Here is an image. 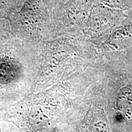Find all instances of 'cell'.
<instances>
[{
  "mask_svg": "<svg viewBox=\"0 0 132 132\" xmlns=\"http://www.w3.org/2000/svg\"><path fill=\"white\" fill-rule=\"evenodd\" d=\"M61 7L52 0H23L9 19L20 35L39 37L59 27Z\"/></svg>",
  "mask_w": 132,
  "mask_h": 132,
  "instance_id": "obj_1",
  "label": "cell"
},
{
  "mask_svg": "<svg viewBox=\"0 0 132 132\" xmlns=\"http://www.w3.org/2000/svg\"><path fill=\"white\" fill-rule=\"evenodd\" d=\"M100 3V0H67L59 9V25L67 28L85 25L93 8Z\"/></svg>",
  "mask_w": 132,
  "mask_h": 132,
  "instance_id": "obj_2",
  "label": "cell"
},
{
  "mask_svg": "<svg viewBox=\"0 0 132 132\" xmlns=\"http://www.w3.org/2000/svg\"><path fill=\"white\" fill-rule=\"evenodd\" d=\"M127 15V11L113 9L100 3L93 8L87 23L89 24L90 30L98 32L121 24Z\"/></svg>",
  "mask_w": 132,
  "mask_h": 132,
  "instance_id": "obj_3",
  "label": "cell"
},
{
  "mask_svg": "<svg viewBox=\"0 0 132 132\" xmlns=\"http://www.w3.org/2000/svg\"><path fill=\"white\" fill-rule=\"evenodd\" d=\"M100 3L113 9L128 11L132 7V0H100Z\"/></svg>",
  "mask_w": 132,
  "mask_h": 132,
  "instance_id": "obj_4",
  "label": "cell"
},
{
  "mask_svg": "<svg viewBox=\"0 0 132 132\" xmlns=\"http://www.w3.org/2000/svg\"><path fill=\"white\" fill-rule=\"evenodd\" d=\"M52 1H53L54 2L57 3V4L62 6V5L64 4V3H65L66 1H67V0H52Z\"/></svg>",
  "mask_w": 132,
  "mask_h": 132,
  "instance_id": "obj_5",
  "label": "cell"
},
{
  "mask_svg": "<svg viewBox=\"0 0 132 132\" xmlns=\"http://www.w3.org/2000/svg\"><path fill=\"white\" fill-rule=\"evenodd\" d=\"M131 9V10H132V7H131V9Z\"/></svg>",
  "mask_w": 132,
  "mask_h": 132,
  "instance_id": "obj_6",
  "label": "cell"
}]
</instances>
